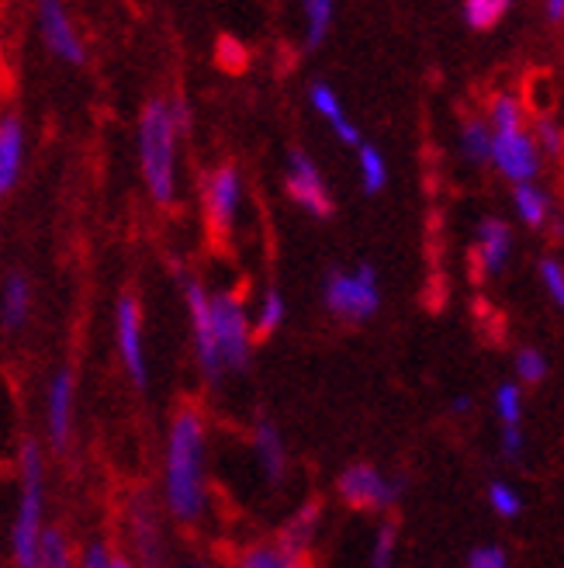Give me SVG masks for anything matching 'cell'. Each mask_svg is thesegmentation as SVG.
Segmentation results:
<instances>
[{
    "label": "cell",
    "mask_w": 564,
    "mask_h": 568,
    "mask_svg": "<svg viewBox=\"0 0 564 568\" xmlns=\"http://www.w3.org/2000/svg\"><path fill=\"white\" fill-rule=\"evenodd\" d=\"M177 568H208V565H202V561H187V565H177Z\"/></svg>",
    "instance_id": "obj_42"
},
{
    "label": "cell",
    "mask_w": 564,
    "mask_h": 568,
    "mask_svg": "<svg viewBox=\"0 0 564 568\" xmlns=\"http://www.w3.org/2000/svg\"><path fill=\"white\" fill-rule=\"evenodd\" d=\"M537 271H541V281H544V292L561 308L564 305V267H561V261L557 257H544Z\"/></svg>",
    "instance_id": "obj_33"
},
{
    "label": "cell",
    "mask_w": 564,
    "mask_h": 568,
    "mask_svg": "<svg viewBox=\"0 0 564 568\" xmlns=\"http://www.w3.org/2000/svg\"><path fill=\"white\" fill-rule=\"evenodd\" d=\"M513 212L516 219L526 225V230H544L554 219V197L547 187H541L537 181H526V184H513Z\"/></svg>",
    "instance_id": "obj_19"
},
{
    "label": "cell",
    "mask_w": 564,
    "mask_h": 568,
    "mask_svg": "<svg viewBox=\"0 0 564 568\" xmlns=\"http://www.w3.org/2000/svg\"><path fill=\"white\" fill-rule=\"evenodd\" d=\"M468 568H510V555L499 545H482L468 555Z\"/></svg>",
    "instance_id": "obj_35"
},
{
    "label": "cell",
    "mask_w": 564,
    "mask_h": 568,
    "mask_svg": "<svg viewBox=\"0 0 564 568\" xmlns=\"http://www.w3.org/2000/svg\"><path fill=\"white\" fill-rule=\"evenodd\" d=\"M489 163L510 184H526V181H541L544 153L537 150V142H533L530 125L526 122H516V125H499V129H492Z\"/></svg>",
    "instance_id": "obj_6"
},
{
    "label": "cell",
    "mask_w": 564,
    "mask_h": 568,
    "mask_svg": "<svg viewBox=\"0 0 564 568\" xmlns=\"http://www.w3.org/2000/svg\"><path fill=\"white\" fill-rule=\"evenodd\" d=\"M163 506L177 524H197L208 509V471H205V416L181 409L166 434L163 458Z\"/></svg>",
    "instance_id": "obj_1"
},
{
    "label": "cell",
    "mask_w": 564,
    "mask_h": 568,
    "mask_svg": "<svg viewBox=\"0 0 564 568\" xmlns=\"http://www.w3.org/2000/svg\"><path fill=\"white\" fill-rule=\"evenodd\" d=\"M239 209H243V178L233 163H222L212 170V178L205 184V212L218 240L233 236Z\"/></svg>",
    "instance_id": "obj_11"
},
{
    "label": "cell",
    "mask_w": 564,
    "mask_h": 568,
    "mask_svg": "<svg viewBox=\"0 0 564 568\" xmlns=\"http://www.w3.org/2000/svg\"><path fill=\"white\" fill-rule=\"evenodd\" d=\"M499 8H502V11H510V8H513V0H499Z\"/></svg>",
    "instance_id": "obj_43"
},
{
    "label": "cell",
    "mask_w": 564,
    "mask_h": 568,
    "mask_svg": "<svg viewBox=\"0 0 564 568\" xmlns=\"http://www.w3.org/2000/svg\"><path fill=\"white\" fill-rule=\"evenodd\" d=\"M45 426L52 450H66L73 437V375L55 372L45 395Z\"/></svg>",
    "instance_id": "obj_15"
},
{
    "label": "cell",
    "mask_w": 564,
    "mask_h": 568,
    "mask_svg": "<svg viewBox=\"0 0 564 568\" xmlns=\"http://www.w3.org/2000/svg\"><path fill=\"white\" fill-rule=\"evenodd\" d=\"M450 409H454V413H468V409H471V395H458L454 406H450Z\"/></svg>",
    "instance_id": "obj_40"
},
{
    "label": "cell",
    "mask_w": 564,
    "mask_h": 568,
    "mask_svg": "<svg viewBox=\"0 0 564 568\" xmlns=\"http://www.w3.org/2000/svg\"><path fill=\"white\" fill-rule=\"evenodd\" d=\"M115 344H119V354H122V364H125L129 378L139 388H146V382H150L146 326H143V305H139L132 295L119 298V308H115Z\"/></svg>",
    "instance_id": "obj_10"
},
{
    "label": "cell",
    "mask_w": 564,
    "mask_h": 568,
    "mask_svg": "<svg viewBox=\"0 0 564 568\" xmlns=\"http://www.w3.org/2000/svg\"><path fill=\"white\" fill-rule=\"evenodd\" d=\"M547 372H551V361H547L544 351L523 347L516 354V378H520V385H541L547 378Z\"/></svg>",
    "instance_id": "obj_30"
},
{
    "label": "cell",
    "mask_w": 564,
    "mask_h": 568,
    "mask_svg": "<svg viewBox=\"0 0 564 568\" xmlns=\"http://www.w3.org/2000/svg\"><path fill=\"white\" fill-rule=\"evenodd\" d=\"M0 98H4V67H0Z\"/></svg>",
    "instance_id": "obj_44"
},
{
    "label": "cell",
    "mask_w": 564,
    "mask_h": 568,
    "mask_svg": "<svg viewBox=\"0 0 564 568\" xmlns=\"http://www.w3.org/2000/svg\"><path fill=\"white\" fill-rule=\"evenodd\" d=\"M319 524H322V506L312 499V503L298 506V514L285 527H280L277 541L285 545V548H291L295 555H305L308 558V551H312V545H316Z\"/></svg>",
    "instance_id": "obj_21"
},
{
    "label": "cell",
    "mask_w": 564,
    "mask_h": 568,
    "mask_svg": "<svg viewBox=\"0 0 564 568\" xmlns=\"http://www.w3.org/2000/svg\"><path fill=\"white\" fill-rule=\"evenodd\" d=\"M308 104H312L316 115L332 129V135L343 142V146H360V129L350 122L347 108L340 101V94H336V88H329L326 80H316L312 88H308Z\"/></svg>",
    "instance_id": "obj_17"
},
{
    "label": "cell",
    "mask_w": 564,
    "mask_h": 568,
    "mask_svg": "<svg viewBox=\"0 0 564 568\" xmlns=\"http://www.w3.org/2000/svg\"><path fill=\"white\" fill-rule=\"evenodd\" d=\"M343 503H350L353 509H391L402 499V478H388L381 468L375 465H350L340 481H336Z\"/></svg>",
    "instance_id": "obj_7"
},
{
    "label": "cell",
    "mask_w": 564,
    "mask_h": 568,
    "mask_svg": "<svg viewBox=\"0 0 564 568\" xmlns=\"http://www.w3.org/2000/svg\"><path fill=\"white\" fill-rule=\"evenodd\" d=\"M523 447H526L523 426H502V458L520 462L523 458Z\"/></svg>",
    "instance_id": "obj_36"
},
{
    "label": "cell",
    "mask_w": 564,
    "mask_h": 568,
    "mask_svg": "<svg viewBox=\"0 0 564 568\" xmlns=\"http://www.w3.org/2000/svg\"><path fill=\"white\" fill-rule=\"evenodd\" d=\"M184 302H187V316H191V336H194V354H197V364H202V372L208 382H218L225 372H222V361H218V347H215V333H212V295L205 292V284L184 274Z\"/></svg>",
    "instance_id": "obj_8"
},
{
    "label": "cell",
    "mask_w": 564,
    "mask_h": 568,
    "mask_svg": "<svg viewBox=\"0 0 564 568\" xmlns=\"http://www.w3.org/2000/svg\"><path fill=\"white\" fill-rule=\"evenodd\" d=\"M544 4H547V18L554 24H561V18H564V0H544Z\"/></svg>",
    "instance_id": "obj_39"
},
{
    "label": "cell",
    "mask_w": 564,
    "mask_h": 568,
    "mask_svg": "<svg viewBox=\"0 0 564 568\" xmlns=\"http://www.w3.org/2000/svg\"><path fill=\"white\" fill-rule=\"evenodd\" d=\"M129 534L143 568H163V520L156 499L143 489L129 499Z\"/></svg>",
    "instance_id": "obj_13"
},
{
    "label": "cell",
    "mask_w": 564,
    "mask_h": 568,
    "mask_svg": "<svg viewBox=\"0 0 564 568\" xmlns=\"http://www.w3.org/2000/svg\"><path fill=\"white\" fill-rule=\"evenodd\" d=\"M326 308L343 323H368L381 308V281L371 264H360L350 271H329L322 284Z\"/></svg>",
    "instance_id": "obj_4"
},
{
    "label": "cell",
    "mask_w": 564,
    "mask_h": 568,
    "mask_svg": "<svg viewBox=\"0 0 564 568\" xmlns=\"http://www.w3.org/2000/svg\"><path fill=\"white\" fill-rule=\"evenodd\" d=\"M394 541H399V530H394V524H384L371 551V568H394Z\"/></svg>",
    "instance_id": "obj_34"
},
{
    "label": "cell",
    "mask_w": 564,
    "mask_h": 568,
    "mask_svg": "<svg viewBox=\"0 0 564 568\" xmlns=\"http://www.w3.org/2000/svg\"><path fill=\"white\" fill-rule=\"evenodd\" d=\"M107 565H111V551L104 545H91L76 561V568H107Z\"/></svg>",
    "instance_id": "obj_38"
},
{
    "label": "cell",
    "mask_w": 564,
    "mask_h": 568,
    "mask_svg": "<svg viewBox=\"0 0 564 568\" xmlns=\"http://www.w3.org/2000/svg\"><path fill=\"white\" fill-rule=\"evenodd\" d=\"M458 150L468 163H489V150H492V129L485 119H468L461 125L458 135Z\"/></svg>",
    "instance_id": "obj_26"
},
{
    "label": "cell",
    "mask_w": 564,
    "mask_h": 568,
    "mask_svg": "<svg viewBox=\"0 0 564 568\" xmlns=\"http://www.w3.org/2000/svg\"><path fill=\"white\" fill-rule=\"evenodd\" d=\"M285 187L291 194V202L312 219H329L332 215V194H329V187H326V181L319 174V163L308 153H301V150L288 153Z\"/></svg>",
    "instance_id": "obj_12"
},
{
    "label": "cell",
    "mask_w": 564,
    "mask_h": 568,
    "mask_svg": "<svg viewBox=\"0 0 564 568\" xmlns=\"http://www.w3.org/2000/svg\"><path fill=\"white\" fill-rule=\"evenodd\" d=\"M212 302V333L222 372H246L253 361V323L243 295L236 292H218Z\"/></svg>",
    "instance_id": "obj_5"
},
{
    "label": "cell",
    "mask_w": 564,
    "mask_h": 568,
    "mask_svg": "<svg viewBox=\"0 0 564 568\" xmlns=\"http://www.w3.org/2000/svg\"><path fill=\"white\" fill-rule=\"evenodd\" d=\"M28 160V132L18 111H0V202L18 187Z\"/></svg>",
    "instance_id": "obj_14"
},
{
    "label": "cell",
    "mask_w": 564,
    "mask_h": 568,
    "mask_svg": "<svg viewBox=\"0 0 564 568\" xmlns=\"http://www.w3.org/2000/svg\"><path fill=\"white\" fill-rule=\"evenodd\" d=\"M35 568H76V561L70 555V541L63 537V530H52V527L42 530Z\"/></svg>",
    "instance_id": "obj_28"
},
{
    "label": "cell",
    "mask_w": 564,
    "mask_h": 568,
    "mask_svg": "<svg viewBox=\"0 0 564 568\" xmlns=\"http://www.w3.org/2000/svg\"><path fill=\"white\" fill-rule=\"evenodd\" d=\"M285 320H288V302H285V295H280V288H267L264 295H260V302H257V312H253V333L257 336H270V333H277L280 326H285Z\"/></svg>",
    "instance_id": "obj_24"
},
{
    "label": "cell",
    "mask_w": 564,
    "mask_h": 568,
    "mask_svg": "<svg viewBox=\"0 0 564 568\" xmlns=\"http://www.w3.org/2000/svg\"><path fill=\"white\" fill-rule=\"evenodd\" d=\"M357 150V170H360V187L368 194H381L388 187V163H384V153L371 142H360Z\"/></svg>",
    "instance_id": "obj_23"
},
{
    "label": "cell",
    "mask_w": 564,
    "mask_h": 568,
    "mask_svg": "<svg viewBox=\"0 0 564 568\" xmlns=\"http://www.w3.org/2000/svg\"><path fill=\"white\" fill-rule=\"evenodd\" d=\"M495 413L502 426H523V388L516 382L495 388Z\"/></svg>",
    "instance_id": "obj_29"
},
{
    "label": "cell",
    "mask_w": 564,
    "mask_h": 568,
    "mask_svg": "<svg viewBox=\"0 0 564 568\" xmlns=\"http://www.w3.org/2000/svg\"><path fill=\"white\" fill-rule=\"evenodd\" d=\"M513 257V230L502 219H485L478 225V243H474V261L485 277H495L510 267Z\"/></svg>",
    "instance_id": "obj_16"
},
{
    "label": "cell",
    "mask_w": 564,
    "mask_h": 568,
    "mask_svg": "<svg viewBox=\"0 0 564 568\" xmlns=\"http://www.w3.org/2000/svg\"><path fill=\"white\" fill-rule=\"evenodd\" d=\"M177 146L181 135L171 122V108L163 98H153L139 115V166L150 197L160 209L177 202Z\"/></svg>",
    "instance_id": "obj_2"
},
{
    "label": "cell",
    "mask_w": 564,
    "mask_h": 568,
    "mask_svg": "<svg viewBox=\"0 0 564 568\" xmlns=\"http://www.w3.org/2000/svg\"><path fill=\"white\" fill-rule=\"evenodd\" d=\"M301 11H305V45L319 49L332 28L336 0H301Z\"/></svg>",
    "instance_id": "obj_25"
},
{
    "label": "cell",
    "mask_w": 564,
    "mask_h": 568,
    "mask_svg": "<svg viewBox=\"0 0 564 568\" xmlns=\"http://www.w3.org/2000/svg\"><path fill=\"white\" fill-rule=\"evenodd\" d=\"M45 530V462L35 440L21 447V499L11 527V558L18 568H35L39 541Z\"/></svg>",
    "instance_id": "obj_3"
},
{
    "label": "cell",
    "mask_w": 564,
    "mask_h": 568,
    "mask_svg": "<svg viewBox=\"0 0 564 568\" xmlns=\"http://www.w3.org/2000/svg\"><path fill=\"white\" fill-rule=\"evenodd\" d=\"M107 568H135L125 555H111V565Z\"/></svg>",
    "instance_id": "obj_41"
},
{
    "label": "cell",
    "mask_w": 564,
    "mask_h": 568,
    "mask_svg": "<svg viewBox=\"0 0 564 568\" xmlns=\"http://www.w3.org/2000/svg\"><path fill=\"white\" fill-rule=\"evenodd\" d=\"M166 108H171V122H174L177 135H181V139L191 135V125H194V111H191V104H187L184 98H171V101H166Z\"/></svg>",
    "instance_id": "obj_37"
},
{
    "label": "cell",
    "mask_w": 564,
    "mask_h": 568,
    "mask_svg": "<svg viewBox=\"0 0 564 568\" xmlns=\"http://www.w3.org/2000/svg\"><path fill=\"white\" fill-rule=\"evenodd\" d=\"M35 14H39V36L55 60H63L66 67L88 63V45H83L63 0H35Z\"/></svg>",
    "instance_id": "obj_9"
},
{
    "label": "cell",
    "mask_w": 564,
    "mask_h": 568,
    "mask_svg": "<svg viewBox=\"0 0 564 568\" xmlns=\"http://www.w3.org/2000/svg\"><path fill=\"white\" fill-rule=\"evenodd\" d=\"M236 568H305V555H295L280 541H264V545L246 548Z\"/></svg>",
    "instance_id": "obj_22"
},
{
    "label": "cell",
    "mask_w": 564,
    "mask_h": 568,
    "mask_svg": "<svg viewBox=\"0 0 564 568\" xmlns=\"http://www.w3.org/2000/svg\"><path fill=\"white\" fill-rule=\"evenodd\" d=\"M502 14L505 11L499 8V0H464V24L474 32H492Z\"/></svg>",
    "instance_id": "obj_31"
},
{
    "label": "cell",
    "mask_w": 564,
    "mask_h": 568,
    "mask_svg": "<svg viewBox=\"0 0 564 568\" xmlns=\"http://www.w3.org/2000/svg\"><path fill=\"white\" fill-rule=\"evenodd\" d=\"M32 281L24 274H8L4 288H0V326L4 329H21L32 316Z\"/></svg>",
    "instance_id": "obj_20"
},
{
    "label": "cell",
    "mask_w": 564,
    "mask_h": 568,
    "mask_svg": "<svg viewBox=\"0 0 564 568\" xmlns=\"http://www.w3.org/2000/svg\"><path fill=\"white\" fill-rule=\"evenodd\" d=\"M253 454H257L260 471L267 475L270 486H280L288 475V447H285V437H280V430L270 419H260L257 430H253Z\"/></svg>",
    "instance_id": "obj_18"
},
{
    "label": "cell",
    "mask_w": 564,
    "mask_h": 568,
    "mask_svg": "<svg viewBox=\"0 0 564 568\" xmlns=\"http://www.w3.org/2000/svg\"><path fill=\"white\" fill-rule=\"evenodd\" d=\"M489 506L495 509V517L516 520L523 514V496L510 486V481H492V486H489Z\"/></svg>",
    "instance_id": "obj_32"
},
{
    "label": "cell",
    "mask_w": 564,
    "mask_h": 568,
    "mask_svg": "<svg viewBox=\"0 0 564 568\" xmlns=\"http://www.w3.org/2000/svg\"><path fill=\"white\" fill-rule=\"evenodd\" d=\"M530 135L537 142V150L544 153V160H557L561 146H564V132L561 122L554 119V111H537V119L530 125Z\"/></svg>",
    "instance_id": "obj_27"
}]
</instances>
